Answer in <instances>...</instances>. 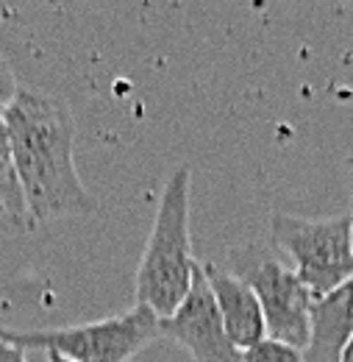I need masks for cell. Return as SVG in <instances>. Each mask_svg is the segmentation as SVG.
<instances>
[{
    "instance_id": "obj_9",
    "label": "cell",
    "mask_w": 353,
    "mask_h": 362,
    "mask_svg": "<svg viewBox=\"0 0 353 362\" xmlns=\"http://www.w3.org/2000/svg\"><path fill=\"white\" fill-rule=\"evenodd\" d=\"M28 228H31V215L20 179L14 173L11 156H0V237L23 234Z\"/></svg>"
},
{
    "instance_id": "obj_15",
    "label": "cell",
    "mask_w": 353,
    "mask_h": 362,
    "mask_svg": "<svg viewBox=\"0 0 353 362\" xmlns=\"http://www.w3.org/2000/svg\"><path fill=\"white\" fill-rule=\"evenodd\" d=\"M44 357H47V362H73V360H64V357H59V354H53V351H47Z\"/></svg>"
},
{
    "instance_id": "obj_14",
    "label": "cell",
    "mask_w": 353,
    "mask_h": 362,
    "mask_svg": "<svg viewBox=\"0 0 353 362\" xmlns=\"http://www.w3.org/2000/svg\"><path fill=\"white\" fill-rule=\"evenodd\" d=\"M342 362H353V337L348 343V349H345V354H342Z\"/></svg>"
},
{
    "instance_id": "obj_5",
    "label": "cell",
    "mask_w": 353,
    "mask_h": 362,
    "mask_svg": "<svg viewBox=\"0 0 353 362\" xmlns=\"http://www.w3.org/2000/svg\"><path fill=\"white\" fill-rule=\"evenodd\" d=\"M270 240L275 251L292 259L298 279L314 298L353 279V223L348 212L331 218L275 212L270 218Z\"/></svg>"
},
{
    "instance_id": "obj_1",
    "label": "cell",
    "mask_w": 353,
    "mask_h": 362,
    "mask_svg": "<svg viewBox=\"0 0 353 362\" xmlns=\"http://www.w3.org/2000/svg\"><path fill=\"white\" fill-rule=\"evenodd\" d=\"M6 136L31 226L97 212L76 170V120L59 95L20 87L6 112Z\"/></svg>"
},
{
    "instance_id": "obj_11",
    "label": "cell",
    "mask_w": 353,
    "mask_h": 362,
    "mask_svg": "<svg viewBox=\"0 0 353 362\" xmlns=\"http://www.w3.org/2000/svg\"><path fill=\"white\" fill-rule=\"evenodd\" d=\"M20 90L17 76L11 70V64L0 56V156H8V136H6V112L14 100V95Z\"/></svg>"
},
{
    "instance_id": "obj_2",
    "label": "cell",
    "mask_w": 353,
    "mask_h": 362,
    "mask_svg": "<svg viewBox=\"0 0 353 362\" xmlns=\"http://www.w3.org/2000/svg\"><path fill=\"white\" fill-rule=\"evenodd\" d=\"M189 201L192 173L186 165L176 168L162 189L153 228L145 254L136 265V304L153 310L159 317H170L186 298L198 259L192 257L189 237Z\"/></svg>"
},
{
    "instance_id": "obj_8",
    "label": "cell",
    "mask_w": 353,
    "mask_h": 362,
    "mask_svg": "<svg viewBox=\"0 0 353 362\" xmlns=\"http://www.w3.org/2000/svg\"><path fill=\"white\" fill-rule=\"evenodd\" d=\"M309 346L304 349L306 362H342L353 337V279L337 290L311 301Z\"/></svg>"
},
{
    "instance_id": "obj_7",
    "label": "cell",
    "mask_w": 353,
    "mask_h": 362,
    "mask_svg": "<svg viewBox=\"0 0 353 362\" xmlns=\"http://www.w3.org/2000/svg\"><path fill=\"white\" fill-rule=\"evenodd\" d=\"M203 273H206V281H209L212 296L217 301V310H220V317L225 323V332H228L231 343L239 351H248L251 346L262 343L267 337V323L256 293L242 279H237L231 271H225V265L206 262Z\"/></svg>"
},
{
    "instance_id": "obj_6",
    "label": "cell",
    "mask_w": 353,
    "mask_h": 362,
    "mask_svg": "<svg viewBox=\"0 0 353 362\" xmlns=\"http://www.w3.org/2000/svg\"><path fill=\"white\" fill-rule=\"evenodd\" d=\"M162 337L186 349L195 362H242V351L231 343L225 323L206 281L203 262L195 265L192 287L170 317H162Z\"/></svg>"
},
{
    "instance_id": "obj_13",
    "label": "cell",
    "mask_w": 353,
    "mask_h": 362,
    "mask_svg": "<svg viewBox=\"0 0 353 362\" xmlns=\"http://www.w3.org/2000/svg\"><path fill=\"white\" fill-rule=\"evenodd\" d=\"M348 170H351V209H348V215H351V223H353V156L348 159Z\"/></svg>"
},
{
    "instance_id": "obj_4",
    "label": "cell",
    "mask_w": 353,
    "mask_h": 362,
    "mask_svg": "<svg viewBox=\"0 0 353 362\" xmlns=\"http://www.w3.org/2000/svg\"><path fill=\"white\" fill-rule=\"evenodd\" d=\"M225 271L242 279L256 293L265 313L267 337L301 351L309 346V315L314 296L298 279L295 268H289L273 245L251 243L228 251Z\"/></svg>"
},
{
    "instance_id": "obj_3",
    "label": "cell",
    "mask_w": 353,
    "mask_h": 362,
    "mask_svg": "<svg viewBox=\"0 0 353 362\" xmlns=\"http://www.w3.org/2000/svg\"><path fill=\"white\" fill-rule=\"evenodd\" d=\"M0 334L23 351H53L73 362H128L162 337V317L148 307L133 304L128 313L92 323L40 332H14L0 326Z\"/></svg>"
},
{
    "instance_id": "obj_12",
    "label": "cell",
    "mask_w": 353,
    "mask_h": 362,
    "mask_svg": "<svg viewBox=\"0 0 353 362\" xmlns=\"http://www.w3.org/2000/svg\"><path fill=\"white\" fill-rule=\"evenodd\" d=\"M0 362H25V351L0 334Z\"/></svg>"
},
{
    "instance_id": "obj_10",
    "label": "cell",
    "mask_w": 353,
    "mask_h": 362,
    "mask_svg": "<svg viewBox=\"0 0 353 362\" xmlns=\"http://www.w3.org/2000/svg\"><path fill=\"white\" fill-rule=\"evenodd\" d=\"M242 362H306L301 349H292L287 343H278L273 337H265L262 343L242 351Z\"/></svg>"
}]
</instances>
